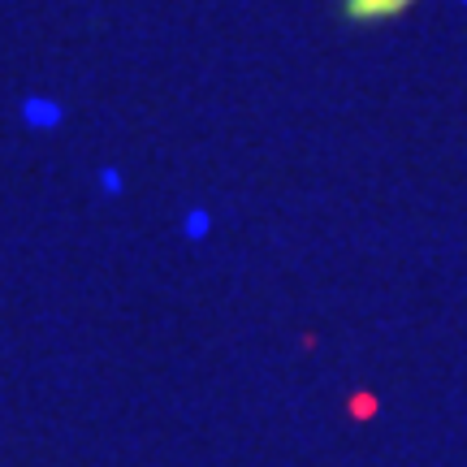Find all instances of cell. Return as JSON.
<instances>
[{"instance_id":"cell-1","label":"cell","mask_w":467,"mask_h":467,"mask_svg":"<svg viewBox=\"0 0 467 467\" xmlns=\"http://www.w3.org/2000/svg\"><path fill=\"white\" fill-rule=\"evenodd\" d=\"M420 0H337V17L347 22V26H385V22H399L416 9Z\"/></svg>"}]
</instances>
